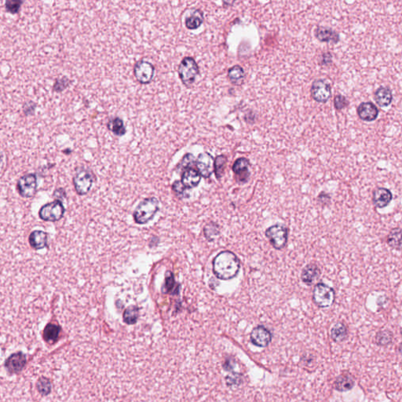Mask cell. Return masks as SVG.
I'll return each mask as SVG.
<instances>
[{"mask_svg": "<svg viewBox=\"0 0 402 402\" xmlns=\"http://www.w3.org/2000/svg\"><path fill=\"white\" fill-rule=\"evenodd\" d=\"M251 343L258 347H266L272 341V334L268 329L263 325H258L251 331L250 334Z\"/></svg>", "mask_w": 402, "mask_h": 402, "instance_id": "cell-11", "label": "cell"}, {"mask_svg": "<svg viewBox=\"0 0 402 402\" xmlns=\"http://www.w3.org/2000/svg\"><path fill=\"white\" fill-rule=\"evenodd\" d=\"M196 165L200 176L208 179L213 174L215 170V159L208 153H202L198 155L196 160Z\"/></svg>", "mask_w": 402, "mask_h": 402, "instance_id": "cell-13", "label": "cell"}, {"mask_svg": "<svg viewBox=\"0 0 402 402\" xmlns=\"http://www.w3.org/2000/svg\"><path fill=\"white\" fill-rule=\"evenodd\" d=\"M108 128L117 136H123L126 134L124 123L119 117L109 120L108 122Z\"/></svg>", "mask_w": 402, "mask_h": 402, "instance_id": "cell-28", "label": "cell"}, {"mask_svg": "<svg viewBox=\"0 0 402 402\" xmlns=\"http://www.w3.org/2000/svg\"><path fill=\"white\" fill-rule=\"evenodd\" d=\"M47 233L42 230H35L30 234V244L35 250H42L48 246Z\"/></svg>", "mask_w": 402, "mask_h": 402, "instance_id": "cell-20", "label": "cell"}, {"mask_svg": "<svg viewBox=\"0 0 402 402\" xmlns=\"http://www.w3.org/2000/svg\"><path fill=\"white\" fill-rule=\"evenodd\" d=\"M314 35L322 43H338L340 40V34L331 28L318 26L315 30Z\"/></svg>", "mask_w": 402, "mask_h": 402, "instance_id": "cell-17", "label": "cell"}, {"mask_svg": "<svg viewBox=\"0 0 402 402\" xmlns=\"http://www.w3.org/2000/svg\"><path fill=\"white\" fill-rule=\"evenodd\" d=\"M355 381L354 378L349 374L344 373L339 375L335 381V388L340 392H346L354 388Z\"/></svg>", "mask_w": 402, "mask_h": 402, "instance_id": "cell-21", "label": "cell"}, {"mask_svg": "<svg viewBox=\"0 0 402 402\" xmlns=\"http://www.w3.org/2000/svg\"><path fill=\"white\" fill-rule=\"evenodd\" d=\"M357 112H358V117L362 119V121H366V122L375 121L379 116V109L372 102H370V101L360 104Z\"/></svg>", "mask_w": 402, "mask_h": 402, "instance_id": "cell-14", "label": "cell"}, {"mask_svg": "<svg viewBox=\"0 0 402 402\" xmlns=\"http://www.w3.org/2000/svg\"><path fill=\"white\" fill-rule=\"evenodd\" d=\"M204 235L208 241H214L219 235L220 230L218 225L214 222L208 224L204 229Z\"/></svg>", "mask_w": 402, "mask_h": 402, "instance_id": "cell-33", "label": "cell"}, {"mask_svg": "<svg viewBox=\"0 0 402 402\" xmlns=\"http://www.w3.org/2000/svg\"><path fill=\"white\" fill-rule=\"evenodd\" d=\"M37 104L34 102L33 101H29L23 105V112L26 116H31L35 113V109H36Z\"/></svg>", "mask_w": 402, "mask_h": 402, "instance_id": "cell-40", "label": "cell"}, {"mask_svg": "<svg viewBox=\"0 0 402 402\" xmlns=\"http://www.w3.org/2000/svg\"><path fill=\"white\" fill-rule=\"evenodd\" d=\"M289 230L285 225L281 223H277L267 228L265 231L266 238L270 241V245L276 250H282L288 244Z\"/></svg>", "mask_w": 402, "mask_h": 402, "instance_id": "cell-3", "label": "cell"}, {"mask_svg": "<svg viewBox=\"0 0 402 402\" xmlns=\"http://www.w3.org/2000/svg\"><path fill=\"white\" fill-rule=\"evenodd\" d=\"M71 80L68 79L67 76H62V77L58 78L55 80V84L53 86V90L55 92L60 93L66 89L68 86L70 85Z\"/></svg>", "mask_w": 402, "mask_h": 402, "instance_id": "cell-35", "label": "cell"}, {"mask_svg": "<svg viewBox=\"0 0 402 402\" xmlns=\"http://www.w3.org/2000/svg\"><path fill=\"white\" fill-rule=\"evenodd\" d=\"M139 317V309L135 306H130L125 309L124 321L127 325H134Z\"/></svg>", "mask_w": 402, "mask_h": 402, "instance_id": "cell-29", "label": "cell"}, {"mask_svg": "<svg viewBox=\"0 0 402 402\" xmlns=\"http://www.w3.org/2000/svg\"><path fill=\"white\" fill-rule=\"evenodd\" d=\"M375 101L380 107H387L393 101V93L388 88L380 87L375 92Z\"/></svg>", "mask_w": 402, "mask_h": 402, "instance_id": "cell-22", "label": "cell"}, {"mask_svg": "<svg viewBox=\"0 0 402 402\" xmlns=\"http://www.w3.org/2000/svg\"><path fill=\"white\" fill-rule=\"evenodd\" d=\"M348 104H349V102H348L346 97H344L342 94H338V95L335 97L334 105L336 109L342 110V109H345L347 106Z\"/></svg>", "mask_w": 402, "mask_h": 402, "instance_id": "cell-39", "label": "cell"}, {"mask_svg": "<svg viewBox=\"0 0 402 402\" xmlns=\"http://www.w3.org/2000/svg\"><path fill=\"white\" fill-rule=\"evenodd\" d=\"M61 328L59 325L48 324L43 331V339L49 343L56 342L60 335Z\"/></svg>", "mask_w": 402, "mask_h": 402, "instance_id": "cell-27", "label": "cell"}, {"mask_svg": "<svg viewBox=\"0 0 402 402\" xmlns=\"http://www.w3.org/2000/svg\"><path fill=\"white\" fill-rule=\"evenodd\" d=\"M196 163V160H195L194 156L193 155L191 154H187L186 155H184V157H183V160H182L181 164H180V167L183 169H188V168H191L194 163Z\"/></svg>", "mask_w": 402, "mask_h": 402, "instance_id": "cell-38", "label": "cell"}, {"mask_svg": "<svg viewBox=\"0 0 402 402\" xmlns=\"http://www.w3.org/2000/svg\"><path fill=\"white\" fill-rule=\"evenodd\" d=\"M23 3L24 1L22 0H6L5 2V7L10 14H18Z\"/></svg>", "mask_w": 402, "mask_h": 402, "instance_id": "cell-36", "label": "cell"}, {"mask_svg": "<svg viewBox=\"0 0 402 402\" xmlns=\"http://www.w3.org/2000/svg\"><path fill=\"white\" fill-rule=\"evenodd\" d=\"M335 300L336 292L332 287L325 283H318L314 286L313 302L319 308H329L334 304Z\"/></svg>", "mask_w": 402, "mask_h": 402, "instance_id": "cell-4", "label": "cell"}, {"mask_svg": "<svg viewBox=\"0 0 402 402\" xmlns=\"http://www.w3.org/2000/svg\"><path fill=\"white\" fill-rule=\"evenodd\" d=\"M204 22V14L200 10H194L186 19V26L188 30L198 29Z\"/></svg>", "mask_w": 402, "mask_h": 402, "instance_id": "cell-24", "label": "cell"}, {"mask_svg": "<svg viewBox=\"0 0 402 402\" xmlns=\"http://www.w3.org/2000/svg\"><path fill=\"white\" fill-rule=\"evenodd\" d=\"M394 336L391 331H380L375 336V342L379 346H388L392 342Z\"/></svg>", "mask_w": 402, "mask_h": 402, "instance_id": "cell-31", "label": "cell"}, {"mask_svg": "<svg viewBox=\"0 0 402 402\" xmlns=\"http://www.w3.org/2000/svg\"><path fill=\"white\" fill-rule=\"evenodd\" d=\"M393 199L392 192L388 188L379 187L373 192L372 202L377 208H386Z\"/></svg>", "mask_w": 402, "mask_h": 402, "instance_id": "cell-15", "label": "cell"}, {"mask_svg": "<svg viewBox=\"0 0 402 402\" xmlns=\"http://www.w3.org/2000/svg\"><path fill=\"white\" fill-rule=\"evenodd\" d=\"M37 389L39 394L42 395H48L51 391V383L50 379L46 377H41L36 384Z\"/></svg>", "mask_w": 402, "mask_h": 402, "instance_id": "cell-34", "label": "cell"}, {"mask_svg": "<svg viewBox=\"0 0 402 402\" xmlns=\"http://www.w3.org/2000/svg\"><path fill=\"white\" fill-rule=\"evenodd\" d=\"M251 164L248 159L245 157L238 158L233 163V170L235 174L236 180L240 184H245L249 181L251 177V172L249 170Z\"/></svg>", "mask_w": 402, "mask_h": 402, "instance_id": "cell-12", "label": "cell"}, {"mask_svg": "<svg viewBox=\"0 0 402 402\" xmlns=\"http://www.w3.org/2000/svg\"><path fill=\"white\" fill-rule=\"evenodd\" d=\"M64 212L65 209L62 201L56 200L45 204L44 206L41 208L39 212V218L45 221L55 222L63 218Z\"/></svg>", "mask_w": 402, "mask_h": 402, "instance_id": "cell-6", "label": "cell"}, {"mask_svg": "<svg viewBox=\"0 0 402 402\" xmlns=\"http://www.w3.org/2000/svg\"><path fill=\"white\" fill-rule=\"evenodd\" d=\"M159 210V203L155 197L142 200L134 212V219L138 224H146L154 218Z\"/></svg>", "mask_w": 402, "mask_h": 402, "instance_id": "cell-2", "label": "cell"}, {"mask_svg": "<svg viewBox=\"0 0 402 402\" xmlns=\"http://www.w3.org/2000/svg\"><path fill=\"white\" fill-rule=\"evenodd\" d=\"M332 55L331 53H324V54L321 55V59H320V64L326 66V65H329V64H332Z\"/></svg>", "mask_w": 402, "mask_h": 402, "instance_id": "cell-41", "label": "cell"}, {"mask_svg": "<svg viewBox=\"0 0 402 402\" xmlns=\"http://www.w3.org/2000/svg\"><path fill=\"white\" fill-rule=\"evenodd\" d=\"M162 292L163 294L176 295L179 292V285L175 282L174 274L171 271H167L165 274V283L163 284Z\"/></svg>", "mask_w": 402, "mask_h": 402, "instance_id": "cell-26", "label": "cell"}, {"mask_svg": "<svg viewBox=\"0 0 402 402\" xmlns=\"http://www.w3.org/2000/svg\"><path fill=\"white\" fill-rule=\"evenodd\" d=\"M226 163H227V157L225 155H218L216 159H215L214 171L217 179H221V177L223 176Z\"/></svg>", "mask_w": 402, "mask_h": 402, "instance_id": "cell-32", "label": "cell"}, {"mask_svg": "<svg viewBox=\"0 0 402 402\" xmlns=\"http://www.w3.org/2000/svg\"><path fill=\"white\" fill-rule=\"evenodd\" d=\"M201 180V176L198 171L193 168L185 170L182 175V181L186 188H192L198 186Z\"/></svg>", "mask_w": 402, "mask_h": 402, "instance_id": "cell-19", "label": "cell"}, {"mask_svg": "<svg viewBox=\"0 0 402 402\" xmlns=\"http://www.w3.org/2000/svg\"><path fill=\"white\" fill-rule=\"evenodd\" d=\"M93 183V176L89 170L81 168L78 170L73 178V184L76 192L80 196L88 193Z\"/></svg>", "mask_w": 402, "mask_h": 402, "instance_id": "cell-7", "label": "cell"}, {"mask_svg": "<svg viewBox=\"0 0 402 402\" xmlns=\"http://www.w3.org/2000/svg\"><path fill=\"white\" fill-rule=\"evenodd\" d=\"M172 188H173V190L179 195H181L183 194V193H184L185 189H186V188H185L183 183H182L180 181L175 182L173 186H172Z\"/></svg>", "mask_w": 402, "mask_h": 402, "instance_id": "cell-42", "label": "cell"}, {"mask_svg": "<svg viewBox=\"0 0 402 402\" xmlns=\"http://www.w3.org/2000/svg\"><path fill=\"white\" fill-rule=\"evenodd\" d=\"M311 96L314 101L320 103H325L332 96V88L326 80L318 79L314 80L311 86Z\"/></svg>", "mask_w": 402, "mask_h": 402, "instance_id": "cell-8", "label": "cell"}, {"mask_svg": "<svg viewBox=\"0 0 402 402\" xmlns=\"http://www.w3.org/2000/svg\"><path fill=\"white\" fill-rule=\"evenodd\" d=\"M213 272L219 280H229L239 274L241 261L236 254L230 251L218 253L213 260Z\"/></svg>", "mask_w": 402, "mask_h": 402, "instance_id": "cell-1", "label": "cell"}, {"mask_svg": "<svg viewBox=\"0 0 402 402\" xmlns=\"http://www.w3.org/2000/svg\"><path fill=\"white\" fill-rule=\"evenodd\" d=\"M225 380L229 387H239L243 383V376L238 373H234L233 375H228Z\"/></svg>", "mask_w": 402, "mask_h": 402, "instance_id": "cell-37", "label": "cell"}, {"mask_svg": "<svg viewBox=\"0 0 402 402\" xmlns=\"http://www.w3.org/2000/svg\"><path fill=\"white\" fill-rule=\"evenodd\" d=\"M26 356L22 352L10 355L5 362V367L10 373H18L26 366Z\"/></svg>", "mask_w": 402, "mask_h": 402, "instance_id": "cell-16", "label": "cell"}, {"mask_svg": "<svg viewBox=\"0 0 402 402\" xmlns=\"http://www.w3.org/2000/svg\"><path fill=\"white\" fill-rule=\"evenodd\" d=\"M134 73L138 82L142 84H147L154 79L155 68L150 62L139 61L134 65Z\"/></svg>", "mask_w": 402, "mask_h": 402, "instance_id": "cell-10", "label": "cell"}, {"mask_svg": "<svg viewBox=\"0 0 402 402\" xmlns=\"http://www.w3.org/2000/svg\"><path fill=\"white\" fill-rule=\"evenodd\" d=\"M321 276V270L315 263H309L303 269L301 280L306 285L311 286Z\"/></svg>", "mask_w": 402, "mask_h": 402, "instance_id": "cell-18", "label": "cell"}, {"mask_svg": "<svg viewBox=\"0 0 402 402\" xmlns=\"http://www.w3.org/2000/svg\"><path fill=\"white\" fill-rule=\"evenodd\" d=\"M228 77L233 84H238V82L242 81L245 77V70L238 64L234 65L228 71Z\"/></svg>", "mask_w": 402, "mask_h": 402, "instance_id": "cell-30", "label": "cell"}, {"mask_svg": "<svg viewBox=\"0 0 402 402\" xmlns=\"http://www.w3.org/2000/svg\"><path fill=\"white\" fill-rule=\"evenodd\" d=\"M199 66L194 59L191 57L185 58L179 64V75L185 85L190 86L194 83L199 74Z\"/></svg>", "mask_w": 402, "mask_h": 402, "instance_id": "cell-5", "label": "cell"}, {"mask_svg": "<svg viewBox=\"0 0 402 402\" xmlns=\"http://www.w3.org/2000/svg\"><path fill=\"white\" fill-rule=\"evenodd\" d=\"M318 201L321 204H324V205L328 204L330 201V196L329 194H327L325 192H322L319 194Z\"/></svg>", "mask_w": 402, "mask_h": 402, "instance_id": "cell-43", "label": "cell"}, {"mask_svg": "<svg viewBox=\"0 0 402 402\" xmlns=\"http://www.w3.org/2000/svg\"><path fill=\"white\" fill-rule=\"evenodd\" d=\"M2 159H3V155H2V153H1V152H0V164H1V163H2Z\"/></svg>", "mask_w": 402, "mask_h": 402, "instance_id": "cell-44", "label": "cell"}, {"mask_svg": "<svg viewBox=\"0 0 402 402\" xmlns=\"http://www.w3.org/2000/svg\"><path fill=\"white\" fill-rule=\"evenodd\" d=\"M387 242L391 248L400 251L402 248V229L400 228L391 229L387 236Z\"/></svg>", "mask_w": 402, "mask_h": 402, "instance_id": "cell-25", "label": "cell"}, {"mask_svg": "<svg viewBox=\"0 0 402 402\" xmlns=\"http://www.w3.org/2000/svg\"><path fill=\"white\" fill-rule=\"evenodd\" d=\"M18 192L25 198H31L37 191V178L35 174H27L20 178L18 184Z\"/></svg>", "mask_w": 402, "mask_h": 402, "instance_id": "cell-9", "label": "cell"}, {"mask_svg": "<svg viewBox=\"0 0 402 402\" xmlns=\"http://www.w3.org/2000/svg\"><path fill=\"white\" fill-rule=\"evenodd\" d=\"M347 328L342 323H336V325L332 327L331 330V338L335 342L340 343L344 342L347 339Z\"/></svg>", "mask_w": 402, "mask_h": 402, "instance_id": "cell-23", "label": "cell"}]
</instances>
